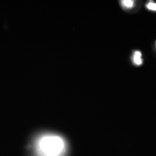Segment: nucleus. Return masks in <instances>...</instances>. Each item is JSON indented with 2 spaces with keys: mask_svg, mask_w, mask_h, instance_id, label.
Returning <instances> with one entry per match:
<instances>
[{
  "mask_svg": "<svg viewBox=\"0 0 156 156\" xmlns=\"http://www.w3.org/2000/svg\"><path fill=\"white\" fill-rule=\"evenodd\" d=\"M35 156H64L66 144L62 137L53 133H45L35 139Z\"/></svg>",
  "mask_w": 156,
  "mask_h": 156,
  "instance_id": "nucleus-1",
  "label": "nucleus"
},
{
  "mask_svg": "<svg viewBox=\"0 0 156 156\" xmlns=\"http://www.w3.org/2000/svg\"><path fill=\"white\" fill-rule=\"evenodd\" d=\"M132 62L137 66H140L143 63V60L142 58V53L140 51H135L134 52L132 57Z\"/></svg>",
  "mask_w": 156,
  "mask_h": 156,
  "instance_id": "nucleus-2",
  "label": "nucleus"
},
{
  "mask_svg": "<svg viewBox=\"0 0 156 156\" xmlns=\"http://www.w3.org/2000/svg\"><path fill=\"white\" fill-rule=\"evenodd\" d=\"M146 7L149 10L156 11V3L153 2H149L146 4Z\"/></svg>",
  "mask_w": 156,
  "mask_h": 156,
  "instance_id": "nucleus-4",
  "label": "nucleus"
},
{
  "mask_svg": "<svg viewBox=\"0 0 156 156\" xmlns=\"http://www.w3.org/2000/svg\"><path fill=\"white\" fill-rule=\"evenodd\" d=\"M120 3L124 9H131L134 6V1L132 0H123L120 1Z\"/></svg>",
  "mask_w": 156,
  "mask_h": 156,
  "instance_id": "nucleus-3",
  "label": "nucleus"
}]
</instances>
